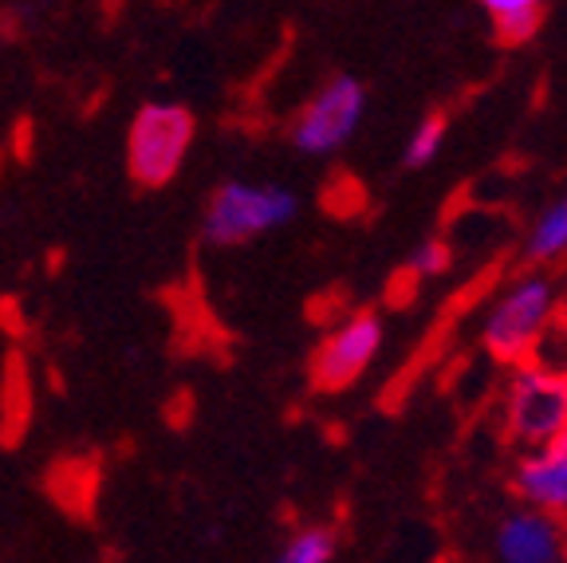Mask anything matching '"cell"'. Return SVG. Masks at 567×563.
<instances>
[{"instance_id":"cell-1","label":"cell","mask_w":567,"mask_h":563,"mask_svg":"<svg viewBox=\"0 0 567 563\" xmlns=\"http://www.w3.org/2000/svg\"><path fill=\"white\" fill-rule=\"evenodd\" d=\"M300 213V197L292 190L272 182H225L213 190L205 205V240L217 248L245 245L252 237H265L284 229Z\"/></svg>"},{"instance_id":"cell-2","label":"cell","mask_w":567,"mask_h":563,"mask_svg":"<svg viewBox=\"0 0 567 563\" xmlns=\"http://www.w3.org/2000/svg\"><path fill=\"white\" fill-rule=\"evenodd\" d=\"M197 119L182 103H146L126 134V166L146 190H158L182 170L194 146Z\"/></svg>"},{"instance_id":"cell-3","label":"cell","mask_w":567,"mask_h":563,"mask_svg":"<svg viewBox=\"0 0 567 563\" xmlns=\"http://www.w3.org/2000/svg\"><path fill=\"white\" fill-rule=\"evenodd\" d=\"M556 319V288L544 276H524L505 296L496 299L485 316V351L505 367L528 362L536 335Z\"/></svg>"},{"instance_id":"cell-4","label":"cell","mask_w":567,"mask_h":563,"mask_svg":"<svg viewBox=\"0 0 567 563\" xmlns=\"http://www.w3.org/2000/svg\"><path fill=\"white\" fill-rule=\"evenodd\" d=\"M567 430V375L536 362L513 367L505 387V433L513 446L536 449Z\"/></svg>"},{"instance_id":"cell-5","label":"cell","mask_w":567,"mask_h":563,"mask_svg":"<svg viewBox=\"0 0 567 563\" xmlns=\"http://www.w3.org/2000/svg\"><path fill=\"white\" fill-rule=\"evenodd\" d=\"M367 115V88L354 75H336L316 91L292 123V146L308 158H331L354 139Z\"/></svg>"},{"instance_id":"cell-6","label":"cell","mask_w":567,"mask_h":563,"mask_svg":"<svg viewBox=\"0 0 567 563\" xmlns=\"http://www.w3.org/2000/svg\"><path fill=\"white\" fill-rule=\"evenodd\" d=\"M382 351V319L363 311L339 324L336 331L323 339V347L311 359V382L319 390H343L351 387L359 375L374 362Z\"/></svg>"},{"instance_id":"cell-7","label":"cell","mask_w":567,"mask_h":563,"mask_svg":"<svg viewBox=\"0 0 567 563\" xmlns=\"http://www.w3.org/2000/svg\"><path fill=\"white\" fill-rule=\"evenodd\" d=\"M496 560L505 563H559L567 560V520L524 504L496 529Z\"/></svg>"},{"instance_id":"cell-8","label":"cell","mask_w":567,"mask_h":563,"mask_svg":"<svg viewBox=\"0 0 567 563\" xmlns=\"http://www.w3.org/2000/svg\"><path fill=\"white\" fill-rule=\"evenodd\" d=\"M513 489L524 504L567 520V430L524 453L513 473Z\"/></svg>"},{"instance_id":"cell-9","label":"cell","mask_w":567,"mask_h":563,"mask_svg":"<svg viewBox=\"0 0 567 563\" xmlns=\"http://www.w3.org/2000/svg\"><path fill=\"white\" fill-rule=\"evenodd\" d=\"M501 44H524L544 20V0H481Z\"/></svg>"},{"instance_id":"cell-10","label":"cell","mask_w":567,"mask_h":563,"mask_svg":"<svg viewBox=\"0 0 567 563\" xmlns=\"http://www.w3.org/2000/svg\"><path fill=\"white\" fill-rule=\"evenodd\" d=\"M564 253H567V197H559V202H551L548 209L536 217V225H532L528 256L540 260V265H548V260H556V256H564Z\"/></svg>"},{"instance_id":"cell-11","label":"cell","mask_w":567,"mask_h":563,"mask_svg":"<svg viewBox=\"0 0 567 563\" xmlns=\"http://www.w3.org/2000/svg\"><path fill=\"white\" fill-rule=\"evenodd\" d=\"M336 547H339L336 532L311 524V529H300L288 536L280 560L284 563H328V560H336Z\"/></svg>"},{"instance_id":"cell-12","label":"cell","mask_w":567,"mask_h":563,"mask_svg":"<svg viewBox=\"0 0 567 563\" xmlns=\"http://www.w3.org/2000/svg\"><path fill=\"white\" fill-rule=\"evenodd\" d=\"M442 142H445V115H425L422 123L414 126L410 134L406 150H402V166L410 170H422L442 154Z\"/></svg>"},{"instance_id":"cell-13","label":"cell","mask_w":567,"mask_h":563,"mask_svg":"<svg viewBox=\"0 0 567 563\" xmlns=\"http://www.w3.org/2000/svg\"><path fill=\"white\" fill-rule=\"evenodd\" d=\"M528 362H536V367H544V370H556V375H567V319L556 316L536 335Z\"/></svg>"},{"instance_id":"cell-14","label":"cell","mask_w":567,"mask_h":563,"mask_svg":"<svg viewBox=\"0 0 567 563\" xmlns=\"http://www.w3.org/2000/svg\"><path fill=\"white\" fill-rule=\"evenodd\" d=\"M450 260H453L450 245H445L442 237H430L410 253V273H414L417 280H434V276H442L445 268H450Z\"/></svg>"}]
</instances>
